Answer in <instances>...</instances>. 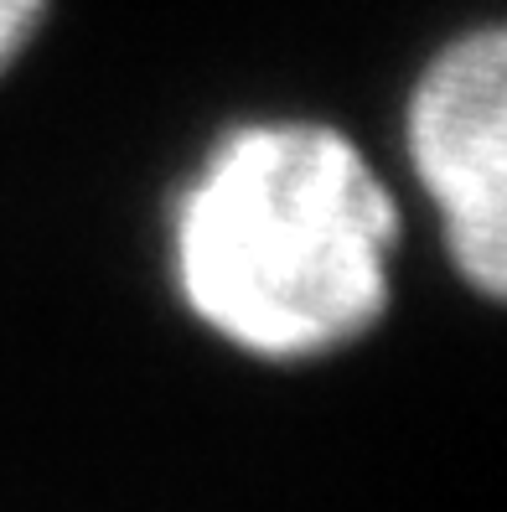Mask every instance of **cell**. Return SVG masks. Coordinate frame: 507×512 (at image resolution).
Returning <instances> with one entry per match:
<instances>
[{"label": "cell", "mask_w": 507, "mask_h": 512, "mask_svg": "<svg viewBox=\"0 0 507 512\" xmlns=\"http://www.w3.org/2000/svg\"><path fill=\"white\" fill-rule=\"evenodd\" d=\"M404 145L440 223L507 213V21L435 52L409 94Z\"/></svg>", "instance_id": "cell-2"}, {"label": "cell", "mask_w": 507, "mask_h": 512, "mask_svg": "<svg viewBox=\"0 0 507 512\" xmlns=\"http://www.w3.org/2000/svg\"><path fill=\"white\" fill-rule=\"evenodd\" d=\"M42 11H47V0H0V73L32 47L37 26H42Z\"/></svg>", "instance_id": "cell-4"}, {"label": "cell", "mask_w": 507, "mask_h": 512, "mask_svg": "<svg viewBox=\"0 0 507 512\" xmlns=\"http://www.w3.org/2000/svg\"><path fill=\"white\" fill-rule=\"evenodd\" d=\"M445 228V254H451L456 275L476 290L507 306V213L466 218V223H440Z\"/></svg>", "instance_id": "cell-3"}, {"label": "cell", "mask_w": 507, "mask_h": 512, "mask_svg": "<svg viewBox=\"0 0 507 512\" xmlns=\"http://www.w3.org/2000/svg\"><path fill=\"white\" fill-rule=\"evenodd\" d=\"M399 207L342 130L238 125L171 207L187 311L264 363H311L373 331L394 295Z\"/></svg>", "instance_id": "cell-1"}]
</instances>
